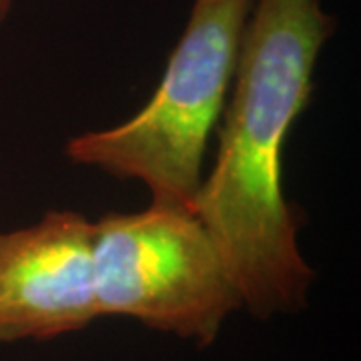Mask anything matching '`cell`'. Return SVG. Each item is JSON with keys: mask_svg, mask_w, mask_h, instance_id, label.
Here are the masks:
<instances>
[{"mask_svg": "<svg viewBox=\"0 0 361 361\" xmlns=\"http://www.w3.org/2000/svg\"><path fill=\"white\" fill-rule=\"evenodd\" d=\"M336 28L322 0H253L215 163L191 203L243 310L257 319L303 311L315 281L299 247L301 219L283 193L281 159Z\"/></svg>", "mask_w": 361, "mask_h": 361, "instance_id": "obj_1", "label": "cell"}, {"mask_svg": "<svg viewBox=\"0 0 361 361\" xmlns=\"http://www.w3.org/2000/svg\"><path fill=\"white\" fill-rule=\"evenodd\" d=\"M251 8L253 0H193L153 97L125 123L73 137L66 159L115 179L139 180L151 203L191 209Z\"/></svg>", "mask_w": 361, "mask_h": 361, "instance_id": "obj_2", "label": "cell"}, {"mask_svg": "<svg viewBox=\"0 0 361 361\" xmlns=\"http://www.w3.org/2000/svg\"><path fill=\"white\" fill-rule=\"evenodd\" d=\"M92 261L101 317L209 348L243 310L215 241L187 207L151 203L94 221Z\"/></svg>", "mask_w": 361, "mask_h": 361, "instance_id": "obj_3", "label": "cell"}, {"mask_svg": "<svg viewBox=\"0 0 361 361\" xmlns=\"http://www.w3.org/2000/svg\"><path fill=\"white\" fill-rule=\"evenodd\" d=\"M94 221L59 209L0 231V343L49 341L101 319Z\"/></svg>", "mask_w": 361, "mask_h": 361, "instance_id": "obj_4", "label": "cell"}, {"mask_svg": "<svg viewBox=\"0 0 361 361\" xmlns=\"http://www.w3.org/2000/svg\"><path fill=\"white\" fill-rule=\"evenodd\" d=\"M11 11H13V0H0V25L8 18Z\"/></svg>", "mask_w": 361, "mask_h": 361, "instance_id": "obj_5", "label": "cell"}]
</instances>
